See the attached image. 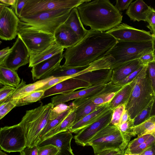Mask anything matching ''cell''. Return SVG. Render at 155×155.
Here are the masks:
<instances>
[{"label": "cell", "mask_w": 155, "mask_h": 155, "mask_svg": "<svg viewBox=\"0 0 155 155\" xmlns=\"http://www.w3.org/2000/svg\"><path fill=\"white\" fill-rule=\"evenodd\" d=\"M117 40L106 32L88 30L85 36L74 46L66 49L62 66L77 67L89 65L103 57Z\"/></svg>", "instance_id": "obj_1"}, {"label": "cell", "mask_w": 155, "mask_h": 155, "mask_svg": "<svg viewBox=\"0 0 155 155\" xmlns=\"http://www.w3.org/2000/svg\"><path fill=\"white\" fill-rule=\"evenodd\" d=\"M77 8L83 25L94 31L106 32L122 20V13L108 0H88Z\"/></svg>", "instance_id": "obj_2"}, {"label": "cell", "mask_w": 155, "mask_h": 155, "mask_svg": "<svg viewBox=\"0 0 155 155\" xmlns=\"http://www.w3.org/2000/svg\"><path fill=\"white\" fill-rule=\"evenodd\" d=\"M132 91L125 105L130 118L133 119L154 97L147 73V65L144 66L137 77L130 83Z\"/></svg>", "instance_id": "obj_3"}, {"label": "cell", "mask_w": 155, "mask_h": 155, "mask_svg": "<svg viewBox=\"0 0 155 155\" xmlns=\"http://www.w3.org/2000/svg\"><path fill=\"white\" fill-rule=\"evenodd\" d=\"M54 107L51 102L26 111L18 124L25 132L27 146H37L40 142L41 132L50 120Z\"/></svg>", "instance_id": "obj_4"}, {"label": "cell", "mask_w": 155, "mask_h": 155, "mask_svg": "<svg viewBox=\"0 0 155 155\" xmlns=\"http://www.w3.org/2000/svg\"><path fill=\"white\" fill-rule=\"evenodd\" d=\"M152 51V40L134 42L117 40L105 56L109 55L114 59L111 67L113 70L126 62L139 59L144 54Z\"/></svg>", "instance_id": "obj_5"}, {"label": "cell", "mask_w": 155, "mask_h": 155, "mask_svg": "<svg viewBox=\"0 0 155 155\" xmlns=\"http://www.w3.org/2000/svg\"><path fill=\"white\" fill-rule=\"evenodd\" d=\"M19 36L27 48L30 58L55 44L53 35L41 31L20 20L18 31Z\"/></svg>", "instance_id": "obj_6"}, {"label": "cell", "mask_w": 155, "mask_h": 155, "mask_svg": "<svg viewBox=\"0 0 155 155\" xmlns=\"http://www.w3.org/2000/svg\"><path fill=\"white\" fill-rule=\"evenodd\" d=\"M71 9L45 11L19 18L21 21L38 30L54 35L56 30L64 23Z\"/></svg>", "instance_id": "obj_7"}, {"label": "cell", "mask_w": 155, "mask_h": 155, "mask_svg": "<svg viewBox=\"0 0 155 155\" xmlns=\"http://www.w3.org/2000/svg\"><path fill=\"white\" fill-rule=\"evenodd\" d=\"M87 145L92 147L95 154L108 150L123 151L126 147L118 127L110 124L97 134Z\"/></svg>", "instance_id": "obj_8"}, {"label": "cell", "mask_w": 155, "mask_h": 155, "mask_svg": "<svg viewBox=\"0 0 155 155\" xmlns=\"http://www.w3.org/2000/svg\"><path fill=\"white\" fill-rule=\"evenodd\" d=\"M88 0H27L19 18L42 12L77 7Z\"/></svg>", "instance_id": "obj_9"}, {"label": "cell", "mask_w": 155, "mask_h": 155, "mask_svg": "<svg viewBox=\"0 0 155 155\" xmlns=\"http://www.w3.org/2000/svg\"><path fill=\"white\" fill-rule=\"evenodd\" d=\"M0 146L1 149L9 153L20 152L27 146L25 132L18 124L1 128Z\"/></svg>", "instance_id": "obj_10"}, {"label": "cell", "mask_w": 155, "mask_h": 155, "mask_svg": "<svg viewBox=\"0 0 155 155\" xmlns=\"http://www.w3.org/2000/svg\"><path fill=\"white\" fill-rule=\"evenodd\" d=\"M30 55L28 50L18 36L10 48V51L0 66L16 71L21 67L29 63Z\"/></svg>", "instance_id": "obj_11"}, {"label": "cell", "mask_w": 155, "mask_h": 155, "mask_svg": "<svg viewBox=\"0 0 155 155\" xmlns=\"http://www.w3.org/2000/svg\"><path fill=\"white\" fill-rule=\"evenodd\" d=\"M20 20L12 8L0 4V38L11 40L18 35Z\"/></svg>", "instance_id": "obj_12"}, {"label": "cell", "mask_w": 155, "mask_h": 155, "mask_svg": "<svg viewBox=\"0 0 155 155\" xmlns=\"http://www.w3.org/2000/svg\"><path fill=\"white\" fill-rule=\"evenodd\" d=\"M106 32L119 40L143 42L152 41L153 38L150 32L135 28L124 23Z\"/></svg>", "instance_id": "obj_13"}, {"label": "cell", "mask_w": 155, "mask_h": 155, "mask_svg": "<svg viewBox=\"0 0 155 155\" xmlns=\"http://www.w3.org/2000/svg\"><path fill=\"white\" fill-rule=\"evenodd\" d=\"M113 112L110 109L93 124L80 130L74 137L76 143L83 147L87 146L97 134L110 124Z\"/></svg>", "instance_id": "obj_14"}, {"label": "cell", "mask_w": 155, "mask_h": 155, "mask_svg": "<svg viewBox=\"0 0 155 155\" xmlns=\"http://www.w3.org/2000/svg\"><path fill=\"white\" fill-rule=\"evenodd\" d=\"M63 52L42 61L32 67L31 72L34 81L49 77L59 65L64 58Z\"/></svg>", "instance_id": "obj_15"}, {"label": "cell", "mask_w": 155, "mask_h": 155, "mask_svg": "<svg viewBox=\"0 0 155 155\" xmlns=\"http://www.w3.org/2000/svg\"><path fill=\"white\" fill-rule=\"evenodd\" d=\"M107 84L92 86L80 90L58 94L51 98V103L55 106L60 104H64L70 101L91 97L102 91Z\"/></svg>", "instance_id": "obj_16"}, {"label": "cell", "mask_w": 155, "mask_h": 155, "mask_svg": "<svg viewBox=\"0 0 155 155\" xmlns=\"http://www.w3.org/2000/svg\"><path fill=\"white\" fill-rule=\"evenodd\" d=\"M91 87V85L87 82L72 78L62 81L45 91L41 99L55 94L66 93Z\"/></svg>", "instance_id": "obj_17"}, {"label": "cell", "mask_w": 155, "mask_h": 155, "mask_svg": "<svg viewBox=\"0 0 155 155\" xmlns=\"http://www.w3.org/2000/svg\"><path fill=\"white\" fill-rule=\"evenodd\" d=\"M112 70L101 69L89 71L73 78L90 84L91 86L105 85L111 81Z\"/></svg>", "instance_id": "obj_18"}, {"label": "cell", "mask_w": 155, "mask_h": 155, "mask_svg": "<svg viewBox=\"0 0 155 155\" xmlns=\"http://www.w3.org/2000/svg\"><path fill=\"white\" fill-rule=\"evenodd\" d=\"M54 36L55 43L64 48L73 47L79 41L75 32L64 23L56 30Z\"/></svg>", "instance_id": "obj_19"}, {"label": "cell", "mask_w": 155, "mask_h": 155, "mask_svg": "<svg viewBox=\"0 0 155 155\" xmlns=\"http://www.w3.org/2000/svg\"><path fill=\"white\" fill-rule=\"evenodd\" d=\"M110 109L109 103L103 104L97 110L74 123L69 130L71 133H77L96 121Z\"/></svg>", "instance_id": "obj_20"}, {"label": "cell", "mask_w": 155, "mask_h": 155, "mask_svg": "<svg viewBox=\"0 0 155 155\" xmlns=\"http://www.w3.org/2000/svg\"><path fill=\"white\" fill-rule=\"evenodd\" d=\"M53 77H47L28 84H26V82L22 79L20 84L16 87L14 93L5 101L20 99L36 91L44 86Z\"/></svg>", "instance_id": "obj_21"}, {"label": "cell", "mask_w": 155, "mask_h": 155, "mask_svg": "<svg viewBox=\"0 0 155 155\" xmlns=\"http://www.w3.org/2000/svg\"><path fill=\"white\" fill-rule=\"evenodd\" d=\"M152 8L143 0H137L132 2L126 12L131 20L146 21L147 17Z\"/></svg>", "instance_id": "obj_22"}, {"label": "cell", "mask_w": 155, "mask_h": 155, "mask_svg": "<svg viewBox=\"0 0 155 155\" xmlns=\"http://www.w3.org/2000/svg\"><path fill=\"white\" fill-rule=\"evenodd\" d=\"M142 66L139 59L122 64L112 70L111 82L114 84H117Z\"/></svg>", "instance_id": "obj_23"}, {"label": "cell", "mask_w": 155, "mask_h": 155, "mask_svg": "<svg viewBox=\"0 0 155 155\" xmlns=\"http://www.w3.org/2000/svg\"><path fill=\"white\" fill-rule=\"evenodd\" d=\"M73 137L72 133L69 130L63 131L56 134L40 142L37 146L40 147L51 144L61 150L71 146V143Z\"/></svg>", "instance_id": "obj_24"}, {"label": "cell", "mask_w": 155, "mask_h": 155, "mask_svg": "<svg viewBox=\"0 0 155 155\" xmlns=\"http://www.w3.org/2000/svg\"><path fill=\"white\" fill-rule=\"evenodd\" d=\"M64 24L75 32L79 41L85 36L88 30L84 27L81 21L76 7L72 9L68 17Z\"/></svg>", "instance_id": "obj_25"}, {"label": "cell", "mask_w": 155, "mask_h": 155, "mask_svg": "<svg viewBox=\"0 0 155 155\" xmlns=\"http://www.w3.org/2000/svg\"><path fill=\"white\" fill-rule=\"evenodd\" d=\"M21 79L16 71L0 66V83L5 86L16 88Z\"/></svg>", "instance_id": "obj_26"}, {"label": "cell", "mask_w": 155, "mask_h": 155, "mask_svg": "<svg viewBox=\"0 0 155 155\" xmlns=\"http://www.w3.org/2000/svg\"><path fill=\"white\" fill-rule=\"evenodd\" d=\"M64 49L59 47L55 43L40 53L30 58L28 67H32L60 52H63Z\"/></svg>", "instance_id": "obj_27"}, {"label": "cell", "mask_w": 155, "mask_h": 155, "mask_svg": "<svg viewBox=\"0 0 155 155\" xmlns=\"http://www.w3.org/2000/svg\"><path fill=\"white\" fill-rule=\"evenodd\" d=\"M132 89V87L129 84L123 87L116 93L109 103L110 108L113 110L118 106L125 105L130 98Z\"/></svg>", "instance_id": "obj_28"}, {"label": "cell", "mask_w": 155, "mask_h": 155, "mask_svg": "<svg viewBox=\"0 0 155 155\" xmlns=\"http://www.w3.org/2000/svg\"><path fill=\"white\" fill-rule=\"evenodd\" d=\"M76 107L75 106L71 112L58 125L43 137L40 142L56 134L68 130L75 122Z\"/></svg>", "instance_id": "obj_29"}, {"label": "cell", "mask_w": 155, "mask_h": 155, "mask_svg": "<svg viewBox=\"0 0 155 155\" xmlns=\"http://www.w3.org/2000/svg\"><path fill=\"white\" fill-rule=\"evenodd\" d=\"M91 64L85 66L77 67H66L59 65L51 74L49 77H54L69 76L70 78L88 68Z\"/></svg>", "instance_id": "obj_30"}, {"label": "cell", "mask_w": 155, "mask_h": 155, "mask_svg": "<svg viewBox=\"0 0 155 155\" xmlns=\"http://www.w3.org/2000/svg\"><path fill=\"white\" fill-rule=\"evenodd\" d=\"M133 134H139V137L147 134H155V115L140 124L132 127Z\"/></svg>", "instance_id": "obj_31"}, {"label": "cell", "mask_w": 155, "mask_h": 155, "mask_svg": "<svg viewBox=\"0 0 155 155\" xmlns=\"http://www.w3.org/2000/svg\"><path fill=\"white\" fill-rule=\"evenodd\" d=\"M102 105H97L91 101H89L77 107L75 109L76 117L74 123L97 110Z\"/></svg>", "instance_id": "obj_32"}, {"label": "cell", "mask_w": 155, "mask_h": 155, "mask_svg": "<svg viewBox=\"0 0 155 155\" xmlns=\"http://www.w3.org/2000/svg\"><path fill=\"white\" fill-rule=\"evenodd\" d=\"M74 107L75 106L72 105V107L70 109L61 114L57 118L52 120H50L41 132L40 137V141L43 137L58 125L71 112Z\"/></svg>", "instance_id": "obj_33"}, {"label": "cell", "mask_w": 155, "mask_h": 155, "mask_svg": "<svg viewBox=\"0 0 155 155\" xmlns=\"http://www.w3.org/2000/svg\"><path fill=\"white\" fill-rule=\"evenodd\" d=\"M45 91H37L16 100V107L23 106L36 102L41 99Z\"/></svg>", "instance_id": "obj_34"}, {"label": "cell", "mask_w": 155, "mask_h": 155, "mask_svg": "<svg viewBox=\"0 0 155 155\" xmlns=\"http://www.w3.org/2000/svg\"><path fill=\"white\" fill-rule=\"evenodd\" d=\"M134 127L133 119L130 118L125 122L120 124L118 128L123 138L124 145L126 146L132 134H133L132 127Z\"/></svg>", "instance_id": "obj_35"}, {"label": "cell", "mask_w": 155, "mask_h": 155, "mask_svg": "<svg viewBox=\"0 0 155 155\" xmlns=\"http://www.w3.org/2000/svg\"><path fill=\"white\" fill-rule=\"evenodd\" d=\"M153 100H152L133 119L134 126L140 124L147 120L150 117Z\"/></svg>", "instance_id": "obj_36"}, {"label": "cell", "mask_w": 155, "mask_h": 155, "mask_svg": "<svg viewBox=\"0 0 155 155\" xmlns=\"http://www.w3.org/2000/svg\"><path fill=\"white\" fill-rule=\"evenodd\" d=\"M125 110V105L118 106L113 110L110 124L118 127L120 124L122 116Z\"/></svg>", "instance_id": "obj_37"}, {"label": "cell", "mask_w": 155, "mask_h": 155, "mask_svg": "<svg viewBox=\"0 0 155 155\" xmlns=\"http://www.w3.org/2000/svg\"><path fill=\"white\" fill-rule=\"evenodd\" d=\"M72 107L71 104L68 106L65 104H60L54 106L50 114V120H53L61 114L70 109Z\"/></svg>", "instance_id": "obj_38"}, {"label": "cell", "mask_w": 155, "mask_h": 155, "mask_svg": "<svg viewBox=\"0 0 155 155\" xmlns=\"http://www.w3.org/2000/svg\"><path fill=\"white\" fill-rule=\"evenodd\" d=\"M38 155H57L60 150L51 144L38 147Z\"/></svg>", "instance_id": "obj_39"}, {"label": "cell", "mask_w": 155, "mask_h": 155, "mask_svg": "<svg viewBox=\"0 0 155 155\" xmlns=\"http://www.w3.org/2000/svg\"><path fill=\"white\" fill-rule=\"evenodd\" d=\"M16 88L4 85L0 89V104L5 101L15 92Z\"/></svg>", "instance_id": "obj_40"}, {"label": "cell", "mask_w": 155, "mask_h": 155, "mask_svg": "<svg viewBox=\"0 0 155 155\" xmlns=\"http://www.w3.org/2000/svg\"><path fill=\"white\" fill-rule=\"evenodd\" d=\"M69 79H70L69 76L53 77L44 86L38 89L36 91H45L60 82Z\"/></svg>", "instance_id": "obj_41"}, {"label": "cell", "mask_w": 155, "mask_h": 155, "mask_svg": "<svg viewBox=\"0 0 155 155\" xmlns=\"http://www.w3.org/2000/svg\"><path fill=\"white\" fill-rule=\"evenodd\" d=\"M147 73L151 87L155 93V61L147 65Z\"/></svg>", "instance_id": "obj_42"}, {"label": "cell", "mask_w": 155, "mask_h": 155, "mask_svg": "<svg viewBox=\"0 0 155 155\" xmlns=\"http://www.w3.org/2000/svg\"><path fill=\"white\" fill-rule=\"evenodd\" d=\"M151 135V134H145L134 139L129 143L126 151H128L145 142Z\"/></svg>", "instance_id": "obj_43"}, {"label": "cell", "mask_w": 155, "mask_h": 155, "mask_svg": "<svg viewBox=\"0 0 155 155\" xmlns=\"http://www.w3.org/2000/svg\"><path fill=\"white\" fill-rule=\"evenodd\" d=\"M146 22L149 23L147 26L150 30L152 36H155V10L153 8L148 16Z\"/></svg>", "instance_id": "obj_44"}, {"label": "cell", "mask_w": 155, "mask_h": 155, "mask_svg": "<svg viewBox=\"0 0 155 155\" xmlns=\"http://www.w3.org/2000/svg\"><path fill=\"white\" fill-rule=\"evenodd\" d=\"M144 66H142L138 69L131 73L124 80L118 83L117 85L121 87L129 84L139 74L143 69Z\"/></svg>", "instance_id": "obj_45"}, {"label": "cell", "mask_w": 155, "mask_h": 155, "mask_svg": "<svg viewBox=\"0 0 155 155\" xmlns=\"http://www.w3.org/2000/svg\"><path fill=\"white\" fill-rule=\"evenodd\" d=\"M27 0H16L14 5L12 7L14 10V12L19 18L22 10L25 5Z\"/></svg>", "instance_id": "obj_46"}, {"label": "cell", "mask_w": 155, "mask_h": 155, "mask_svg": "<svg viewBox=\"0 0 155 155\" xmlns=\"http://www.w3.org/2000/svg\"><path fill=\"white\" fill-rule=\"evenodd\" d=\"M16 100H12L9 101L8 104L0 110V119L3 118L12 110L16 107Z\"/></svg>", "instance_id": "obj_47"}, {"label": "cell", "mask_w": 155, "mask_h": 155, "mask_svg": "<svg viewBox=\"0 0 155 155\" xmlns=\"http://www.w3.org/2000/svg\"><path fill=\"white\" fill-rule=\"evenodd\" d=\"M133 0H117L116 1V8L120 12L127 9Z\"/></svg>", "instance_id": "obj_48"}, {"label": "cell", "mask_w": 155, "mask_h": 155, "mask_svg": "<svg viewBox=\"0 0 155 155\" xmlns=\"http://www.w3.org/2000/svg\"><path fill=\"white\" fill-rule=\"evenodd\" d=\"M39 147L37 146H26L20 152L19 155H38Z\"/></svg>", "instance_id": "obj_49"}, {"label": "cell", "mask_w": 155, "mask_h": 155, "mask_svg": "<svg viewBox=\"0 0 155 155\" xmlns=\"http://www.w3.org/2000/svg\"><path fill=\"white\" fill-rule=\"evenodd\" d=\"M139 59L143 66L147 65L150 62L155 60L153 51L144 54Z\"/></svg>", "instance_id": "obj_50"}, {"label": "cell", "mask_w": 155, "mask_h": 155, "mask_svg": "<svg viewBox=\"0 0 155 155\" xmlns=\"http://www.w3.org/2000/svg\"><path fill=\"white\" fill-rule=\"evenodd\" d=\"M148 147L145 142L141 144L133 149L126 152L130 154H140L144 150Z\"/></svg>", "instance_id": "obj_51"}, {"label": "cell", "mask_w": 155, "mask_h": 155, "mask_svg": "<svg viewBox=\"0 0 155 155\" xmlns=\"http://www.w3.org/2000/svg\"><path fill=\"white\" fill-rule=\"evenodd\" d=\"M10 51V48L9 47L3 48L0 51V64L2 63L5 58Z\"/></svg>", "instance_id": "obj_52"}, {"label": "cell", "mask_w": 155, "mask_h": 155, "mask_svg": "<svg viewBox=\"0 0 155 155\" xmlns=\"http://www.w3.org/2000/svg\"><path fill=\"white\" fill-rule=\"evenodd\" d=\"M117 150H108L103 151L99 153L95 154V155H117L122 152Z\"/></svg>", "instance_id": "obj_53"}, {"label": "cell", "mask_w": 155, "mask_h": 155, "mask_svg": "<svg viewBox=\"0 0 155 155\" xmlns=\"http://www.w3.org/2000/svg\"><path fill=\"white\" fill-rule=\"evenodd\" d=\"M57 155H75L73 152L71 146L66 149L60 150Z\"/></svg>", "instance_id": "obj_54"}, {"label": "cell", "mask_w": 155, "mask_h": 155, "mask_svg": "<svg viewBox=\"0 0 155 155\" xmlns=\"http://www.w3.org/2000/svg\"><path fill=\"white\" fill-rule=\"evenodd\" d=\"M130 117L128 112L127 110L125 109L122 116L120 124L125 122Z\"/></svg>", "instance_id": "obj_55"}, {"label": "cell", "mask_w": 155, "mask_h": 155, "mask_svg": "<svg viewBox=\"0 0 155 155\" xmlns=\"http://www.w3.org/2000/svg\"><path fill=\"white\" fill-rule=\"evenodd\" d=\"M16 0H0V4H2L6 6L11 5L13 6Z\"/></svg>", "instance_id": "obj_56"}, {"label": "cell", "mask_w": 155, "mask_h": 155, "mask_svg": "<svg viewBox=\"0 0 155 155\" xmlns=\"http://www.w3.org/2000/svg\"><path fill=\"white\" fill-rule=\"evenodd\" d=\"M140 155H154L153 150L150 148H147Z\"/></svg>", "instance_id": "obj_57"}, {"label": "cell", "mask_w": 155, "mask_h": 155, "mask_svg": "<svg viewBox=\"0 0 155 155\" xmlns=\"http://www.w3.org/2000/svg\"><path fill=\"white\" fill-rule=\"evenodd\" d=\"M155 140V135H152L146 140L145 142L148 146H149Z\"/></svg>", "instance_id": "obj_58"}, {"label": "cell", "mask_w": 155, "mask_h": 155, "mask_svg": "<svg viewBox=\"0 0 155 155\" xmlns=\"http://www.w3.org/2000/svg\"><path fill=\"white\" fill-rule=\"evenodd\" d=\"M154 115H155V93L154 94V97L153 100V103L150 114L151 117Z\"/></svg>", "instance_id": "obj_59"}, {"label": "cell", "mask_w": 155, "mask_h": 155, "mask_svg": "<svg viewBox=\"0 0 155 155\" xmlns=\"http://www.w3.org/2000/svg\"><path fill=\"white\" fill-rule=\"evenodd\" d=\"M152 41L153 52L155 61V36L153 37Z\"/></svg>", "instance_id": "obj_60"}, {"label": "cell", "mask_w": 155, "mask_h": 155, "mask_svg": "<svg viewBox=\"0 0 155 155\" xmlns=\"http://www.w3.org/2000/svg\"><path fill=\"white\" fill-rule=\"evenodd\" d=\"M9 101H5L0 104V110H2L8 103Z\"/></svg>", "instance_id": "obj_61"}, {"label": "cell", "mask_w": 155, "mask_h": 155, "mask_svg": "<svg viewBox=\"0 0 155 155\" xmlns=\"http://www.w3.org/2000/svg\"><path fill=\"white\" fill-rule=\"evenodd\" d=\"M0 155H8L6 153L3 152L1 150H0Z\"/></svg>", "instance_id": "obj_62"}, {"label": "cell", "mask_w": 155, "mask_h": 155, "mask_svg": "<svg viewBox=\"0 0 155 155\" xmlns=\"http://www.w3.org/2000/svg\"><path fill=\"white\" fill-rule=\"evenodd\" d=\"M117 155H124V153H123V152H122L118 154H117Z\"/></svg>", "instance_id": "obj_63"}, {"label": "cell", "mask_w": 155, "mask_h": 155, "mask_svg": "<svg viewBox=\"0 0 155 155\" xmlns=\"http://www.w3.org/2000/svg\"><path fill=\"white\" fill-rule=\"evenodd\" d=\"M129 154H130V155H140L138 154H130V153H129Z\"/></svg>", "instance_id": "obj_64"}]
</instances>
